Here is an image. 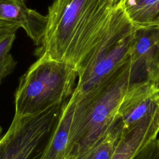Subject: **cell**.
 Returning <instances> with one entry per match:
<instances>
[{"label": "cell", "instance_id": "cell-1", "mask_svg": "<svg viewBox=\"0 0 159 159\" xmlns=\"http://www.w3.org/2000/svg\"><path fill=\"white\" fill-rule=\"evenodd\" d=\"M124 0H54L48 7L39 56L45 53L76 71Z\"/></svg>", "mask_w": 159, "mask_h": 159}, {"label": "cell", "instance_id": "cell-2", "mask_svg": "<svg viewBox=\"0 0 159 159\" xmlns=\"http://www.w3.org/2000/svg\"><path fill=\"white\" fill-rule=\"evenodd\" d=\"M135 82L129 62L96 90L77 99L69 139V153L81 154L119 120V109L130 84Z\"/></svg>", "mask_w": 159, "mask_h": 159}, {"label": "cell", "instance_id": "cell-3", "mask_svg": "<svg viewBox=\"0 0 159 159\" xmlns=\"http://www.w3.org/2000/svg\"><path fill=\"white\" fill-rule=\"evenodd\" d=\"M136 30L122 2L77 70L75 91L80 96L104 85L129 62Z\"/></svg>", "mask_w": 159, "mask_h": 159}, {"label": "cell", "instance_id": "cell-4", "mask_svg": "<svg viewBox=\"0 0 159 159\" xmlns=\"http://www.w3.org/2000/svg\"><path fill=\"white\" fill-rule=\"evenodd\" d=\"M77 71L43 53L20 77L14 94V116L27 117L61 105L72 94Z\"/></svg>", "mask_w": 159, "mask_h": 159}, {"label": "cell", "instance_id": "cell-5", "mask_svg": "<svg viewBox=\"0 0 159 159\" xmlns=\"http://www.w3.org/2000/svg\"><path fill=\"white\" fill-rule=\"evenodd\" d=\"M159 109V83L143 80L130 84L123 97L118 114L126 130Z\"/></svg>", "mask_w": 159, "mask_h": 159}, {"label": "cell", "instance_id": "cell-6", "mask_svg": "<svg viewBox=\"0 0 159 159\" xmlns=\"http://www.w3.org/2000/svg\"><path fill=\"white\" fill-rule=\"evenodd\" d=\"M129 63L135 81L159 83V26L137 28Z\"/></svg>", "mask_w": 159, "mask_h": 159}, {"label": "cell", "instance_id": "cell-7", "mask_svg": "<svg viewBox=\"0 0 159 159\" xmlns=\"http://www.w3.org/2000/svg\"><path fill=\"white\" fill-rule=\"evenodd\" d=\"M0 20L22 28L36 46L41 45L46 29L47 16L29 8L24 0H0Z\"/></svg>", "mask_w": 159, "mask_h": 159}, {"label": "cell", "instance_id": "cell-8", "mask_svg": "<svg viewBox=\"0 0 159 159\" xmlns=\"http://www.w3.org/2000/svg\"><path fill=\"white\" fill-rule=\"evenodd\" d=\"M159 134V109L124 130L111 159H132Z\"/></svg>", "mask_w": 159, "mask_h": 159}, {"label": "cell", "instance_id": "cell-9", "mask_svg": "<svg viewBox=\"0 0 159 159\" xmlns=\"http://www.w3.org/2000/svg\"><path fill=\"white\" fill-rule=\"evenodd\" d=\"M77 96L73 91L62 104L56 123L39 159H68L69 139Z\"/></svg>", "mask_w": 159, "mask_h": 159}, {"label": "cell", "instance_id": "cell-10", "mask_svg": "<svg viewBox=\"0 0 159 159\" xmlns=\"http://www.w3.org/2000/svg\"><path fill=\"white\" fill-rule=\"evenodd\" d=\"M123 132L120 119L93 145L75 159H111Z\"/></svg>", "mask_w": 159, "mask_h": 159}, {"label": "cell", "instance_id": "cell-11", "mask_svg": "<svg viewBox=\"0 0 159 159\" xmlns=\"http://www.w3.org/2000/svg\"><path fill=\"white\" fill-rule=\"evenodd\" d=\"M159 0H124L123 6L127 16L137 27H147L150 15Z\"/></svg>", "mask_w": 159, "mask_h": 159}, {"label": "cell", "instance_id": "cell-12", "mask_svg": "<svg viewBox=\"0 0 159 159\" xmlns=\"http://www.w3.org/2000/svg\"><path fill=\"white\" fill-rule=\"evenodd\" d=\"M16 39V33L0 38V84L15 69L17 62L11 53V49Z\"/></svg>", "mask_w": 159, "mask_h": 159}, {"label": "cell", "instance_id": "cell-13", "mask_svg": "<svg viewBox=\"0 0 159 159\" xmlns=\"http://www.w3.org/2000/svg\"><path fill=\"white\" fill-rule=\"evenodd\" d=\"M155 140L156 139L151 141L132 159H159V153Z\"/></svg>", "mask_w": 159, "mask_h": 159}, {"label": "cell", "instance_id": "cell-14", "mask_svg": "<svg viewBox=\"0 0 159 159\" xmlns=\"http://www.w3.org/2000/svg\"><path fill=\"white\" fill-rule=\"evenodd\" d=\"M19 28L15 24L0 20V38L9 34L16 33Z\"/></svg>", "mask_w": 159, "mask_h": 159}, {"label": "cell", "instance_id": "cell-15", "mask_svg": "<svg viewBox=\"0 0 159 159\" xmlns=\"http://www.w3.org/2000/svg\"><path fill=\"white\" fill-rule=\"evenodd\" d=\"M153 25L159 26V3L153 10L147 27Z\"/></svg>", "mask_w": 159, "mask_h": 159}, {"label": "cell", "instance_id": "cell-16", "mask_svg": "<svg viewBox=\"0 0 159 159\" xmlns=\"http://www.w3.org/2000/svg\"><path fill=\"white\" fill-rule=\"evenodd\" d=\"M156 143H157V148H158V153H159V134L157 136V137L156 138Z\"/></svg>", "mask_w": 159, "mask_h": 159}, {"label": "cell", "instance_id": "cell-17", "mask_svg": "<svg viewBox=\"0 0 159 159\" xmlns=\"http://www.w3.org/2000/svg\"><path fill=\"white\" fill-rule=\"evenodd\" d=\"M2 127L0 126V138H1V136H2Z\"/></svg>", "mask_w": 159, "mask_h": 159}, {"label": "cell", "instance_id": "cell-18", "mask_svg": "<svg viewBox=\"0 0 159 159\" xmlns=\"http://www.w3.org/2000/svg\"><path fill=\"white\" fill-rule=\"evenodd\" d=\"M68 159H75V157H73V156H72V157H70V158H68Z\"/></svg>", "mask_w": 159, "mask_h": 159}]
</instances>
